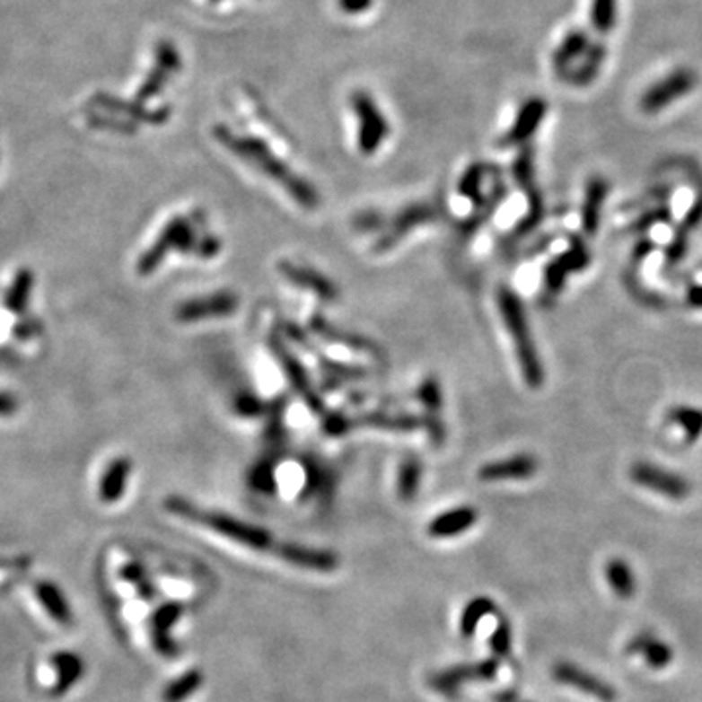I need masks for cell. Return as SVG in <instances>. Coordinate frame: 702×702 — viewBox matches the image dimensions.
<instances>
[{"label": "cell", "instance_id": "6da1fadb", "mask_svg": "<svg viewBox=\"0 0 702 702\" xmlns=\"http://www.w3.org/2000/svg\"><path fill=\"white\" fill-rule=\"evenodd\" d=\"M215 137H217V141L224 146V149H229L233 154L239 156L241 161L254 166L269 180H274V182L285 189L303 209L307 211L319 209L320 206L319 191H316L307 180L293 172L281 158L274 154V151H271L266 143H262L256 137L236 135L229 127H223V126L215 127Z\"/></svg>", "mask_w": 702, "mask_h": 702}, {"label": "cell", "instance_id": "7a4b0ae2", "mask_svg": "<svg viewBox=\"0 0 702 702\" xmlns=\"http://www.w3.org/2000/svg\"><path fill=\"white\" fill-rule=\"evenodd\" d=\"M168 512L176 513L178 517H184L191 523H199L203 527H209L215 533L239 542V545L254 550H268L274 545V537L268 529L258 527L252 523H246L242 519L231 517L221 512H207V509H199L191 502L184 500V497L170 496L164 502Z\"/></svg>", "mask_w": 702, "mask_h": 702}, {"label": "cell", "instance_id": "3957f363", "mask_svg": "<svg viewBox=\"0 0 702 702\" xmlns=\"http://www.w3.org/2000/svg\"><path fill=\"white\" fill-rule=\"evenodd\" d=\"M497 307H500L507 332L513 339L517 364L521 373H523L525 382L531 389H539L540 384L545 382V369H542L523 304H521L517 293H513L507 287H502L497 291Z\"/></svg>", "mask_w": 702, "mask_h": 702}, {"label": "cell", "instance_id": "277c9868", "mask_svg": "<svg viewBox=\"0 0 702 702\" xmlns=\"http://www.w3.org/2000/svg\"><path fill=\"white\" fill-rule=\"evenodd\" d=\"M351 110L357 119V146L364 154L377 153L387 141L390 126L381 111L377 100L367 90H355L351 96Z\"/></svg>", "mask_w": 702, "mask_h": 702}, {"label": "cell", "instance_id": "5b68a950", "mask_svg": "<svg viewBox=\"0 0 702 702\" xmlns=\"http://www.w3.org/2000/svg\"><path fill=\"white\" fill-rule=\"evenodd\" d=\"M196 244L197 241H196L194 224H191V221L186 217H176L164 226L161 236L154 241V244L139 258L137 271L141 276H151L153 271L158 269V266L162 264V259L170 252L172 250L194 252Z\"/></svg>", "mask_w": 702, "mask_h": 702}, {"label": "cell", "instance_id": "8992f818", "mask_svg": "<svg viewBox=\"0 0 702 702\" xmlns=\"http://www.w3.org/2000/svg\"><path fill=\"white\" fill-rule=\"evenodd\" d=\"M630 478L636 486H642V488L658 492L665 497H671V500H685V497L690 494V484L685 480L681 474L665 470L663 467H658L654 462H634L630 467Z\"/></svg>", "mask_w": 702, "mask_h": 702}, {"label": "cell", "instance_id": "52a82bcc", "mask_svg": "<svg viewBox=\"0 0 702 702\" xmlns=\"http://www.w3.org/2000/svg\"><path fill=\"white\" fill-rule=\"evenodd\" d=\"M497 675V662L496 660H484L477 663H462L449 667L439 673H434L429 677V687L437 693L452 697L459 693V689L467 681H492Z\"/></svg>", "mask_w": 702, "mask_h": 702}, {"label": "cell", "instance_id": "ba28073f", "mask_svg": "<svg viewBox=\"0 0 702 702\" xmlns=\"http://www.w3.org/2000/svg\"><path fill=\"white\" fill-rule=\"evenodd\" d=\"M239 295H234L231 291H219L207 297L191 299L186 301L178 307L176 319L180 322H199V320H211V319H226L233 316L239 309Z\"/></svg>", "mask_w": 702, "mask_h": 702}, {"label": "cell", "instance_id": "9c48e42d", "mask_svg": "<svg viewBox=\"0 0 702 702\" xmlns=\"http://www.w3.org/2000/svg\"><path fill=\"white\" fill-rule=\"evenodd\" d=\"M554 679L558 683L570 685L575 690H582V693L595 697L601 702H615L617 698V690L613 685L605 683L603 679H599L592 673H587L582 667H577L574 663H557L552 670Z\"/></svg>", "mask_w": 702, "mask_h": 702}, {"label": "cell", "instance_id": "30bf717a", "mask_svg": "<svg viewBox=\"0 0 702 702\" xmlns=\"http://www.w3.org/2000/svg\"><path fill=\"white\" fill-rule=\"evenodd\" d=\"M271 349H274V354H276V357L279 359L281 367L285 369L287 377H289V381H291V384H293V389H295V390L301 394V399H303L304 402H307V406L311 408L312 412L322 414V412H324V406H322L320 396L314 392L312 384H311V381H309L307 371H304V367L301 365V361L293 357L291 351H289L285 346H283V344L279 342V339H274V342H271Z\"/></svg>", "mask_w": 702, "mask_h": 702}, {"label": "cell", "instance_id": "8fae6325", "mask_svg": "<svg viewBox=\"0 0 702 702\" xmlns=\"http://www.w3.org/2000/svg\"><path fill=\"white\" fill-rule=\"evenodd\" d=\"M435 217H437V209L434 206H427V203H417V206L406 207L399 215V217L394 219V223L390 224V229L387 231V234H384L382 239L375 244V250L377 252L390 250L394 244H399L408 233H410L412 229H416V226L434 221Z\"/></svg>", "mask_w": 702, "mask_h": 702}, {"label": "cell", "instance_id": "7c38bea8", "mask_svg": "<svg viewBox=\"0 0 702 702\" xmlns=\"http://www.w3.org/2000/svg\"><path fill=\"white\" fill-rule=\"evenodd\" d=\"M539 462L533 455H513L502 461L484 464L478 470L482 482H502V480H525L537 474Z\"/></svg>", "mask_w": 702, "mask_h": 702}, {"label": "cell", "instance_id": "4fadbf2b", "mask_svg": "<svg viewBox=\"0 0 702 702\" xmlns=\"http://www.w3.org/2000/svg\"><path fill=\"white\" fill-rule=\"evenodd\" d=\"M695 84V75H690L689 71H677L675 75L667 76L665 81L660 84L652 86L646 96L642 100V108L648 113L662 111L667 104L685 96L690 88Z\"/></svg>", "mask_w": 702, "mask_h": 702}, {"label": "cell", "instance_id": "5bb4252c", "mask_svg": "<svg viewBox=\"0 0 702 702\" xmlns=\"http://www.w3.org/2000/svg\"><path fill=\"white\" fill-rule=\"evenodd\" d=\"M587 264H590V254H587L585 246L582 244V241L572 239L570 250L564 252L557 259H552V262L547 266V269H545L547 289L552 293L560 291L564 287L566 277L574 274V271L585 269Z\"/></svg>", "mask_w": 702, "mask_h": 702}, {"label": "cell", "instance_id": "9a60e30c", "mask_svg": "<svg viewBox=\"0 0 702 702\" xmlns=\"http://www.w3.org/2000/svg\"><path fill=\"white\" fill-rule=\"evenodd\" d=\"M279 557L297 566V568L303 570H312V572H334L339 566V558L332 550H322V548H309L303 545H291V542H285V545L277 547Z\"/></svg>", "mask_w": 702, "mask_h": 702}, {"label": "cell", "instance_id": "2e32d148", "mask_svg": "<svg viewBox=\"0 0 702 702\" xmlns=\"http://www.w3.org/2000/svg\"><path fill=\"white\" fill-rule=\"evenodd\" d=\"M478 512L470 505H461L437 515L427 525V535L432 539H452L477 525Z\"/></svg>", "mask_w": 702, "mask_h": 702}, {"label": "cell", "instance_id": "e0dca14e", "mask_svg": "<svg viewBox=\"0 0 702 702\" xmlns=\"http://www.w3.org/2000/svg\"><path fill=\"white\" fill-rule=\"evenodd\" d=\"M279 271L291 283H295V285H299L301 289L312 291L314 295H319L322 301L332 303L338 299V287L330 279L324 277L322 274H319V271L312 269V268L301 266V264H291V262H281Z\"/></svg>", "mask_w": 702, "mask_h": 702}, {"label": "cell", "instance_id": "ac0fdd59", "mask_svg": "<svg viewBox=\"0 0 702 702\" xmlns=\"http://www.w3.org/2000/svg\"><path fill=\"white\" fill-rule=\"evenodd\" d=\"M182 613L184 609L180 603H166L161 609H156L153 617V644L156 652L164 655V658H178L180 648L170 636V630L174 628Z\"/></svg>", "mask_w": 702, "mask_h": 702}, {"label": "cell", "instance_id": "d6986e66", "mask_svg": "<svg viewBox=\"0 0 702 702\" xmlns=\"http://www.w3.org/2000/svg\"><path fill=\"white\" fill-rule=\"evenodd\" d=\"M131 470H133V464L127 457L113 459L100 478V490H98L100 500L104 504L119 502L123 494L127 492Z\"/></svg>", "mask_w": 702, "mask_h": 702}, {"label": "cell", "instance_id": "ffe728a7", "mask_svg": "<svg viewBox=\"0 0 702 702\" xmlns=\"http://www.w3.org/2000/svg\"><path fill=\"white\" fill-rule=\"evenodd\" d=\"M547 113L545 101L533 98L523 104V108L519 110L517 119L513 123V127L509 129V133L504 137L502 145H517V143H525L529 137H533L535 131L539 129L542 118Z\"/></svg>", "mask_w": 702, "mask_h": 702}, {"label": "cell", "instance_id": "44dd1931", "mask_svg": "<svg viewBox=\"0 0 702 702\" xmlns=\"http://www.w3.org/2000/svg\"><path fill=\"white\" fill-rule=\"evenodd\" d=\"M53 667L57 671V681L53 685V695L61 697L69 693L73 685H76L84 677V660L73 652H57L53 655Z\"/></svg>", "mask_w": 702, "mask_h": 702}, {"label": "cell", "instance_id": "7402d4cb", "mask_svg": "<svg viewBox=\"0 0 702 702\" xmlns=\"http://www.w3.org/2000/svg\"><path fill=\"white\" fill-rule=\"evenodd\" d=\"M607 191H609V186L603 178H592L590 184H587L584 207H582V226H584L585 234L593 236L597 233Z\"/></svg>", "mask_w": 702, "mask_h": 702}, {"label": "cell", "instance_id": "603a6c76", "mask_svg": "<svg viewBox=\"0 0 702 702\" xmlns=\"http://www.w3.org/2000/svg\"><path fill=\"white\" fill-rule=\"evenodd\" d=\"M417 396H420L422 404L427 408V427H429V437H432L434 443H441L445 437V432H443V426H441V420H439V410H441V387H439V381L429 377L422 382L420 390H417Z\"/></svg>", "mask_w": 702, "mask_h": 702}, {"label": "cell", "instance_id": "cb8c5ba5", "mask_svg": "<svg viewBox=\"0 0 702 702\" xmlns=\"http://www.w3.org/2000/svg\"><path fill=\"white\" fill-rule=\"evenodd\" d=\"M36 595L53 620L61 622V625H71L73 622L71 605L66 601L63 592L53 582H39L36 587Z\"/></svg>", "mask_w": 702, "mask_h": 702}, {"label": "cell", "instance_id": "d4e9b609", "mask_svg": "<svg viewBox=\"0 0 702 702\" xmlns=\"http://www.w3.org/2000/svg\"><path fill=\"white\" fill-rule=\"evenodd\" d=\"M628 652L642 654L644 660H646V663L654 667V670H663V667L670 665L673 660V650L667 646L665 642L652 636L634 638L628 646Z\"/></svg>", "mask_w": 702, "mask_h": 702}, {"label": "cell", "instance_id": "484cf974", "mask_svg": "<svg viewBox=\"0 0 702 702\" xmlns=\"http://www.w3.org/2000/svg\"><path fill=\"white\" fill-rule=\"evenodd\" d=\"M203 683H206V675L199 670H189L164 687L162 702H184L194 697Z\"/></svg>", "mask_w": 702, "mask_h": 702}, {"label": "cell", "instance_id": "4316f807", "mask_svg": "<svg viewBox=\"0 0 702 702\" xmlns=\"http://www.w3.org/2000/svg\"><path fill=\"white\" fill-rule=\"evenodd\" d=\"M605 575H607V582L610 584V587H613V592L620 599H630L634 595V592H636L634 574L625 560H620V558L609 560L605 566Z\"/></svg>", "mask_w": 702, "mask_h": 702}, {"label": "cell", "instance_id": "83f0119b", "mask_svg": "<svg viewBox=\"0 0 702 702\" xmlns=\"http://www.w3.org/2000/svg\"><path fill=\"white\" fill-rule=\"evenodd\" d=\"M424 477V464L416 457H406L399 470V496L402 502H412Z\"/></svg>", "mask_w": 702, "mask_h": 702}, {"label": "cell", "instance_id": "f1b7e54d", "mask_svg": "<svg viewBox=\"0 0 702 702\" xmlns=\"http://www.w3.org/2000/svg\"><path fill=\"white\" fill-rule=\"evenodd\" d=\"M667 422L681 427L689 441H697L702 435V410L693 406H673L667 412Z\"/></svg>", "mask_w": 702, "mask_h": 702}, {"label": "cell", "instance_id": "f546056e", "mask_svg": "<svg viewBox=\"0 0 702 702\" xmlns=\"http://www.w3.org/2000/svg\"><path fill=\"white\" fill-rule=\"evenodd\" d=\"M496 610V605L492 599L488 597H474L470 603H467V607H464L462 615H461V634L464 638L472 636L474 632H477L480 620L484 617L492 615Z\"/></svg>", "mask_w": 702, "mask_h": 702}, {"label": "cell", "instance_id": "4dcf8cb0", "mask_svg": "<svg viewBox=\"0 0 702 702\" xmlns=\"http://www.w3.org/2000/svg\"><path fill=\"white\" fill-rule=\"evenodd\" d=\"M248 486L258 494L271 496L277 490L276 478V464L269 459H262L248 470Z\"/></svg>", "mask_w": 702, "mask_h": 702}, {"label": "cell", "instance_id": "1f68e13d", "mask_svg": "<svg viewBox=\"0 0 702 702\" xmlns=\"http://www.w3.org/2000/svg\"><path fill=\"white\" fill-rule=\"evenodd\" d=\"M33 289V276L28 269L18 271V276L14 277V283L10 285L6 293V307L14 312H22L30 303V295Z\"/></svg>", "mask_w": 702, "mask_h": 702}, {"label": "cell", "instance_id": "d6a6232c", "mask_svg": "<svg viewBox=\"0 0 702 702\" xmlns=\"http://www.w3.org/2000/svg\"><path fill=\"white\" fill-rule=\"evenodd\" d=\"M334 484L330 480V474L322 470V467L316 464H307V486H304L303 497H320V502H326V497H330V492Z\"/></svg>", "mask_w": 702, "mask_h": 702}, {"label": "cell", "instance_id": "836d02e7", "mask_svg": "<svg viewBox=\"0 0 702 702\" xmlns=\"http://www.w3.org/2000/svg\"><path fill=\"white\" fill-rule=\"evenodd\" d=\"M513 176L517 180V184L525 189L527 197L539 194L537 186H535V170H533V151L525 149L519 154V158L513 164Z\"/></svg>", "mask_w": 702, "mask_h": 702}, {"label": "cell", "instance_id": "e575fe53", "mask_svg": "<svg viewBox=\"0 0 702 702\" xmlns=\"http://www.w3.org/2000/svg\"><path fill=\"white\" fill-rule=\"evenodd\" d=\"M364 426H373L381 429H394V432H410L420 426V422L412 416H387V414H371L361 420Z\"/></svg>", "mask_w": 702, "mask_h": 702}, {"label": "cell", "instance_id": "d590c367", "mask_svg": "<svg viewBox=\"0 0 702 702\" xmlns=\"http://www.w3.org/2000/svg\"><path fill=\"white\" fill-rule=\"evenodd\" d=\"M486 178V166H472L461 178L459 191L461 196L472 201H482V182Z\"/></svg>", "mask_w": 702, "mask_h": 702}, {"label": "cell", "instance_id": "8d00e7d4", "mask_svg": "<svg viewBox=\"0 0 702 702\" xmlns=\"http://www.w3.org/2000/svg\"><path fill=\"white\" fill-rule=\"evenodd\" d=\"M490 646L497 658H505V655L512 652V627H509V622L505 619H500V622H497V627L492 634Z\"/></svg>", "mask_w": 702, "mask_h": 702}, {"label": "cell", "instance_id": "74e56055", "mask_svg": "<svg viewBox=\"0 0 702 702\" xmlns=\"http://www.w3.org/2000/svg\"><path fill=\"white\" fill-rule=\"evenodd\" d=\"M123 580H127L131 584L137 585L139 590V595L145 597V599H151L153 597V585L149 584V580H146V574L143 570V566L139 564H127L126 568H123Z\"/></svg>", "mask_w": 702, "mask_h": 702}, {"label": "cell", "instance_id": "f35d334b", "mask_svg": "<svg viewBox=\"0 0 702 702\" xmlns=\"http://www.w3.org/2000/svg\"><path fill=\"white\" fill-rule=\"evenodd\" d=\"M615 0H595L593 3V22L599 30H609L615 22Z\"/></svg>", "mask_w": 702, "mask_h": 702}, {"label": "cell", "instance_id": "ab89813d", "mask_svg": "<svg viewBox=\"0 0 702 702\" xmlns=\"http://www.w3.org/2000/svg\"><path fill=\"white\" fill-rule=\"evenodd\" d=\"M236 412L246 416V417H254L258 414L264 412V404L259 402L254 394H241L239 399H236Z\"/></svg>", "mask_w": 702, "mask_h": 702}, {"label": "cell", "instance_id": "60d3db41", "mask_svg": "<svg viewBox=\"0 0 702 702\" xmlns=\"http://www.w3.org/2000/svg\"><path fill=\"white\" fill-rule=\"evenodd\" d=\"M670 217H671L670 209L658 207V209H654V211H650V213L644 215V217H640L636 223H634L632 229H634V231H646V229H650L652 224H658V223L670 221Z\"/></svg>", "mask_w": 702, "mask_h": 702}, {"label": "cell", "instance_id": "b9f144b4", "mask_svg": "<svg viewBox=\"0 0 702 702\" xmlns=\"http://www.w3.org/2000/svg\"><path fill=\"white\" fill-rule=\"evenodd\" d=\"M375 0H338V8L347 16L364 14L373 6Z\"/></svg>", "mask_w": 702, "mask_h": 702}, {"label": "cell", "instance_id": "7bdbcfd3", "mask_svg": "<svg viewBox=\"0 0 702 702\" xmlns=\"http://www.w3.org/2000/svg\"><path fill=\"white\" fill-rule=\"evenodd\" d=\"M199 258H213L217 256L221 252V241L215 239V236L211 234H206L203 236V241H199L196 244V250H194Z\"/></svg>", "mask_w": 702, "mask_h": 702}, {"label": "cell", "instance_id": "ee69618b", "mask_svg": "<svg viewBox=\"0 0 702 702\" xmlns=\"http://www.w3.org/2000/svg\"><path fill=\"white\" fill-rule=\"evenodd\" d=\"M349 427H351V422H347L346 417L339 416V414H330L324 422V432L328 435H344Z\"/></svg>", "mask_w": 702, "mask_h": 702}, {"label": "cell", "instance_id": "f6af8a7d", "mask_svg": "<svg viewBox=\"0 0 702 702\" xmlns=\"http://www.w3.org/2000/svg\"><path fill=\"white\" fill-rule=\"evenodd\" d=\"M700 221H702V197L695 203L693 209L689 211V215L685 217V221H683V224H681V229H679L677 234L689 236V231H690V229H695V226H697Z\"/></svg>", "mask_w": 702, "mask_h": 702}, {"label": "cell", "instance_id": "bcb514c9", "mask_svg": "<svg viewBox=\"0 0 702 702\" xmlns=\"http://www.w3.org/2000/svg\"><path fill=\"white\" fill-rule=\"evenodd\" d=\"M18 412V400L13 394L0 392V417L14 416Z\"/></svg>", "mask_w": 702, "mask_h": 702}, {"label": "cell", "instance_id": "7dc6e473", "mask_svg": "<svg viewBox=\"0 0 702 702\" xmlns=\"http://www.w3.org/2000/svg\"><path fill=\"white\" fill-rule=\"evenodd\" d=\"M689 303L693 304V307H702V285H697L689 291Z\"/></svg>", "mask_w": 702, "mask_h": 702}, {"label": "cell", "instance_id": "c3c4849f", "mask_svg": "<svg viewBox=\"0 0 702 702\" xmlns=\"http://www.w3.org/2000/svg\"><path fill=\"white\" fill-rule=\"evenodd\" d=\"M652 248H654V244L650 242V241H642L638 246H636V254H634V256H636V258H646L650 252H652Z\"/></svg>", "mask_w": 702, "mask_h": 702}, {"label": "cell", "instance_id": "681fc988", "mask_svg": "<svg viewBox=\"0 0 702 702\" xmlns=\"http://www.w3.org/2000/svg\"><path fill=\"white\" fill-rule=\"evenodd\" d=\"M213 3H221V0H213Z\"/></svg>", "mask_w": 702, "mask_h": 702}]
</instances>
